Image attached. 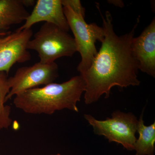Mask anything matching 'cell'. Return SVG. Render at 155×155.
Here are the masks:
<instances>
[{
  "instance_id": "cell-11",
  "label": "cell",
  "mask_w": 155,
  "mask_h": 155,
  "mask_svg": "<svg viewBox=\"0 0 155 155\" xmlns=\"http://www.w3.org/2000/svg\"><path fill=\"white\" fill-rule=\"evenodd\" d=\"M137 132L138 138L134 147L135 155H154L155 122L149 126L145 125L142 113L138 119Z\"/></svg>"
},
{
  "instance_id": "cell-4",
  "label": "cell",
  "mask_w": 155,
  "mask_h": 155,
  "mask_svg": "<svg viewBox=\"0 0 155 155\" xmlns=\"http://www.w3.org/2000/svg\"><path fill=\"white\" fill-rule=\"evenodd\" d=\"M63 6L69 29L74 35L77 51L81 57L77 70L82 73L90 68L97 54L95 44L97 41L102 42L104 38V30L96 23H87L84 17L75 13L69 6Z\"/></svg>"
},
{
  "instance_id": "cell-3",
  "label": "cell",
  "mask_w": 155,
  "mask_h": 155,
  "mask_svg": "<svg viewBox=\"0 0 155 155\" xmlns=\"http://www.w3.org/2000/svg\"><path fill=\"white\" fill-rule=\"evenodd\" d=\"M27 49L38 53L40 62L54 63L58 58L72 57L77 52L74 38L57 25L45 22L30 40Z\"/></svg>"
},
{
  "instance_id": "cell-7",
  "label": "cell",
  "mask_w": 155,
  "mask_h": 155,
  "mask_svg": "<svg viewBox=\"0 0 155 155\" xmlns=\"http://www.w3.org/2000/svg\"><path fill=\"white\" fill-rule=\"evenodd\" d=\"M32 34L29 28L0 36V72L8 75L14 64L30 60L31 56L27 47Z\"/></svg>"
},
{
  "instance_id": "cell-12",
  "label": "cell",
  "mask_w": 155,
  "mask_h": 155,
  "mask_svg": "<svg viewBox=\"0 0 155 155\" xmlns=\"http://www.w3.org/2000/svg\"><path fill=\"white\" fill-rule=\"evenodd\" d=\"M8 76L5 72H0V129L8 128L12 122L10 117L11 107L5 105L6 97L10 91Z\"/></svg>"
},
{
  "instance_id": "cell-16",
  "label": "cell",
  "mask_w": 155,
  "mask_h": 155,
  "mask_svg": "<svg viewBox=\"0 0 155 155\" xmlns=\"http://www.w3.org/2000/svg\"><path fill=\"white\" fill-rule=\"evenodd\" d=\"M9 33V32H4V33H0V36H5V35H7V34Z\"/></svg>"
},
{
  "instance_id": "cell-8",
  "label": "cell",
  "mask_w": 155,
  "mask_h": 155,
  "mask_svg": "<svg viewBox=\"0 0 155 155\" xmlns=\"http://www.w3.org/2000/svg\"><path fill=\"white\" fill-rule=\"evenodd\" d=\"M132 56L139 70L155 77V19L141 34L134 38L131 45Z\"/></svg>"
},
{
  "instance_id": "cell-2",
  "label": "cell",
  "mask_w": 155,
  "mask_h": 155,
  "mask_svg": "<svg viewBox=\"0 0 155 155\" xmlns=\"http://www.w3.org/2000/svg\"><path fill=\"white\" fill-rule=\"evenodd\" d=\"M85 89L84 80L77 75L62 83L53 82L22 92L15 96L13 103L28 114L51 115L64 109L78 113L77 103Z\"/></svg>"
},
{
  "instance_id": "cell-6",
  "label": "cell",
  "mask_w": 155,
  "mask_h": 155,
  "mask_svg": "<svg viewBox=\"0 0 155 155\" xmlns=\"http://www.w3.org/2000/svg\"><path fill=\"white\" fill-rule=\"evenodd\" d=\"M58 75L55 62L46 64L39 62L30 67H20L14 76L8 78L10 91L6 97V102L22 92L53 83Z\"/></svg>"
},
{
  "instance_id": "cell-5",
  "label": "cell",
  "mask_w": 155,
  "mask_h": 155,
  "mask_svg": "<svg viewBox=\"0 0 155 155\" xmlns=\"http://www.w3.org/2000/svg\"><path fill=\"white\" fill-rule=\"evenodd\" d=\"M84 118L93 127L95 134L104 136L109 142L121 144L127 150H134L138 123L134 114L116 110L111 118L105 120H97L89 114H84Z\"/></svg>"
},
{
  "instance_id": "cell-1",
  "label": "cell",
  "mask_w": 155,
  "mask_h": 155,
  "mask_svg": "<svg viewBox=\"0 0 155 155\" xmlns=\"http://www.w3.org/2000/svg\"><path fill=\"white\" fill-rule=\"evenodd\" d=\"M105 31L101 46L89 69L80 75L85 84L84 102H97L101 96L110 97L111 89L139 86L138 68L132 56L131 45L139 19L130 32L118 36L114 31L110 13L101 14Z\"/></svg>"
},
{
  "instance_id": "cell-9",
  "label": "cell",
  "mask_w": 155,
  "mask_h": 155,
  "mask_svg": "<svg viewBox=\"0 0 155 155\" xmlns=\"http://www.w3.org/2000/svg\"><path fill=\"white\" fill-rule=\"evenodd\" d=\"M43 21L57 25L67 32L70 29L61 0H38L25 23L16 31L29 29L34 24Z\"/></svg>"
},
{
  "instance_id": "cell-14",
  "label": "cell",
  "mask_w": 155,
  "mask_h": 155,
  "mask_svg": "<svg viewBox=\"0 0 155 155\" xmlns=\"http://www.w3.org/2000/svg\"><path fill=\"white\" fill-rule=\"evenodd\" d=\"M24 6H33L35 3V1L33 0H22Z\"/></svg>"
},
{
  "instance_id": "cell-10",
  "label": "cell",
  "mask_w": 155,
  "mask_h": 155,
  "mask_svg": "<svg viewBox=\"0 0 155 155\" xmlns=\"http://www.w3.org/2000/svg\"><path fill=\"white\" fill-rule=\"evenodd\" d=\"M29 14L22 0H0V33L25 21Z\"/></svg>"
},
{
  "instance_id": "cell-17",
  "label": "cell",
  "mask_w": 155,
  "mask_h": 155,
  "mask_svg": "<svg viewBox=\"0 0 155 155\" xmlns=\"http://www.w3.org/2000/svg\"><path fill=\"white\" fill-rule=\"evenodd\" d=\"M61 155V154H55V155Z\"/></svg>"
},
{
  "instance_id": "cell-13",
  "label": "cell",
  "mask_w": 155,
  "mask_h": 155,
  "mask_svg": "<svg viewBox=\"0 0 155 155\" xmlns=\"http://www.w3.org/2000/svg\"><path fill=\"white\" fill-rule=\"evenodd\" d=\"M61 2L62 5L69 6L75 13L85 17V9L79 0H61Z\"/></svg>"
},
{
  "instance_id": "cell-15",
  "label": "cell",
  "mask_w": 155,
  "mask_h": 155,
  "mask_svg": "<svg viewBox=\"0 0 155 155\" xmlns=\"http://www.w3.org/2000/svg\"><path fill=\"white\" fill-rule=\"evenodd\" d=\"M112 3L114 4L115 6H118L119 7H122L123 6V2L121 1V2H119V1H112Z\"/></svg>"
}]
</instances>
